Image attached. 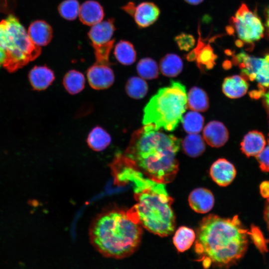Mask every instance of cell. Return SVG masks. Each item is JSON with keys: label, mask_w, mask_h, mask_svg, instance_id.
<instances>
[{"label": "cell", "mask_w": 269, "mask_h": 269, "mask_svg": "<svg viewBox=\"0 0 269 269\" xmlns=\"http://www.w3.org/2000/svg\"><path fill=\"white\" fill-rule=\"evenodd\" d=\"M87 76L90 86L95 90H104L111 87L115 76L110 65L95 62L87 71Z\"/></svg>", "instance_id": "obj_10"}, {"label": "cell", "mask_w": 269, "mask_h": 269, "mask_svg": "<svg viewBox=\"0 0 269 269\" xmlns=\"http://www.w3.org/2000/svg\"><path fill=\"white\" fill-rule=\"evenodd\" d=\"M138 75L143 79L151 80L157 78L158 75V68L155 61L150 58L140 59L136 66Z\"/></svg>", "instance_id": "obj_30"}, {"label": "cell", "mask_w": 269, "mask_h": 269, "mask_svg": "<svg viewBox=\"0 0 269 269\" xmlns=\"http://www.w3.org/2000/svg\"><path fill=\"white\" fill-rule=\"evenodd\" d=\"M264 96L265 97L266 104L268 108L269 109V90H268L267 92L264 95Z\"/></svg>", "instance_id": "obj_41"}, {"label": "cell", "mask_w": 269, "mask_h": 269, "mask_svg": "<svg viewBox=\"0 0 269 269\" xmlns=\"http://www.w3.org/2000/svg\"><path fill=\"white\" fill-rule=\"evenodd\" d=\"M264 219L267 223V226L269 229V198H267L264 211Z\"/></svg>", "instance_id": "obj_38"}, {"label": "cell", "mask_w": 269, "mask_h": 269, "mask_svg": "<svg viewBox=\"0 0 269 269\" xmlns=\"http://www.w3.org/2000/svg\"><path fill=\"white\" fill-rule=\"evenodd\" d=\"M227 33L230 35H233L235 32V29L233 27V26L229 25L226 27Z\"/></svg>", "instance_id": "obj_40"}, {"label": "cell", "mask_w": 269, "mask_h": 269, "mask_svg": "<svg viewBox=\"0 0 269 269\" xmlns=\"http://www.w3.org/2000/svg\"><path fill=\"white\" fill-rule=\"evenodd\" d=\"M187 107L185 86L172 80L169 86L159 89L146 104L142 123L151 124L157 130L172 132L182 121Z\"/></svg>", "instance_id": "obj_5"}, {"label": "cell", "mask_w": 269, "mask_h": 269, "mask_svg": "<svg viewBox=\"0 0 269 269\" xmlns=\"http://www.w3.org/2000/svg\"><path fill=\"white\" fill-rule=\"evenodd\" d=\"M174 40L179 49L186 51L191 49L195 44L194 37L191 34L184 32L176 36Z\"/></svg>", "instance_id": "obj_33"}, {"label": "cell", "mask_w": 269, "mask_h": 269, "mask_svg": "<svg viewBox=\"0 0 269 269\" xmlns=\"http://www.w3.org/2000/svg\"><path fill=\"white\" fill-rule=\"evenodd\" d=\"M267 12H269V6L267 8Z\"/></svg>", "instance_id": "obj_43"}, {"label": "cell", "mask_w": 269, "mask_h": 269, "mask_svg": "<svg viewBox=\"0 0 269 269\" xmlns=\"http://www.w3.org/2000/svg\"><path fill=\"white\" fill-rule=\"evenodd\" d=\"M141 225L129 209H111L99 215L89 231L93 246L103 256L123 259L133 254L142 237Z\"/></svg>", "instance_id": "obj_4"}, {"label": "cell", "mask_w": 269, "mask_h": 269, "mask_svg": "<svg viewBox=\"0 0 269 269\" xmlns=\"http://www.w3.org/2000/svg\"><path fill=\"white\" fill-rule=\"evenodd\" d=\"M256 158L261 169L264 172H269V144L256 156Z\"/></svg>", "instance_id": "obj_34"}, {"label": "cell", "mask_w": 269, "mask_h": 269, "mask_svg": "<svg viewBox=\"0 0 269 269\" xmlns=\"http://www.w3.org/2000/svg\"><path fill=\"white\" fill-rule=\"evenodd\" d=\"M248 231L238 216L224 218L214 214L204 217L197 230L195 252L205 269L229 267L239 261L248 245Z\"/></svg>", "instance_id": "obj_2"}, {"label": "cell", "mask_w": 269, "mask_h": 269, "mask_svg": "<svg viewBox=\"0 0 269 269\" xmlns=\"http://www.w3.org/2000/svg\"><path fill=\"white\" fill-rule=\"evenodd\" d=\"M198 32L199 37L196 46L186 55V58L189 61L195 60L199 50L205 45L204 40L201 38L199 25H198Z\"/></svg>", "instance_id": "obj_35"}, {"label": "cell", "mask_w": 269, "mask_h": 269, "mask_svg": "<svg viewBox=\"0 0 269 269\" xmlns=\"http://www.w3.org/2000/svg\"><path fill=\"white\" fill-rule=\"evenodd\" d=\"M79 14L82 23L91 26L101 21L104 17V11L102 6L98 1L89 0L81 4Z\"/></svg>", "instance_id": "obj_15"}, {"label": "cell", "mask_w": 269, "mask_h": 269, "mask_svg": "<svg viewBox=\"0 0 269 269\" xmlns=\"http://www.w3.org/2000/svg\"><path fill=\"white\" fill-rule=\"evenodd\" d=\"M260 191L264 198H269V181H265L261 183L260 185Z\"/></svg>", "instance_id": "obj_36"}, {"label": "cell", "mask_w": 269, "mask_h": 269, "mask_svg": "<svg viewBox=\"0 0 269 269\" xmlns=\"http://www.w3.org/2000/svg\"><path fill=\"white\" fill-rule=\"evenodd\" d=\"M80 6L77 0H64L58 6L60 15L68 20L77 18L79 12Z\"/></svg>", "instance_id": "obj_31"}, {"label": "cell", "mask_w": 269, "mask_h": 269, "mask_svg": "<svg viewBox=\"0 0 269 269\" xmlns=\"http://www.w3.org/2000/svg\"><path fill=\"white\" fill-rule=\"evenodd\" d=\"M203 137L211 146L219 147L223 146L229 138V132L221 122L212 121L209 122L203 130Z\"/></svg>", "instance_id": "obj_12"}, {"label": "cell", "mask_w": 269, "mask_h": 269, "mask_svg": "<svg viewBox=\"0 0 269 269\" xmlns=\"http://www.w3.org/2000/svg\"><path fill=\"white\" fill-rule=\"evenodd\" d=\"M216 38L212 37L207 44H205L199 50L197 58V64L201 70L210 69L215 64L217 56L214 53V50L210 43Z\"/></svg>", "instance_id": "obj_27"}, {"label": "cell", "mask_w": 269, "mask_h": 269, "mask_svg": "<svg viewBox=\"0 0 269 269\" xmlns=\"http://www.w3.org/2000/svg\"><path fill=\"white\" fill-rule=\"evenodd\" d=\"M195 238L196 235L192 229L182 226L176 231L173 241L177 250L183 252L190 248Z\"/></svg>", "instance_id": "obj_26"}, {"label": "cell", "mask_w": 269, "mask_h": 269, "mask_svg": "<svg viewBox=\"0 0 269 269\" xmlns=\"http://www.w3.org/2000/svg\"><path fill=\"white\" fill-rule=\"evenodd\" d=\"M204 121L203 117L194 111L188 112L182 120L184 130L189 134L200 132L203 127Z\"/></svg>", "instance_id": "obj_29"}, {"label": "cell", "mask_w": 269, "mask_h": 269, "mask_svg": "<svg viewBox=\"0 0 269 269\" xmlns=\"http://www.w3.org/2000/svg\"><path fill=\"white\" fill-rule=\"evenodd\" d=\"M191 208L196 212L206 213L213 208L214 198L212 193L204 188H198L193 190L188 198Z\"/></svg>", "instance_id": "obj_14"}, {"label": "cell", "mask_w": 269, "mask_h": 269, "mask_svg": "<svg viewBox=\"0 0 269 269\" xmlns=\"http://www.w3.org/2000/svg\"><path fill=\"white\" fill-rule=\"evenodd\" d=\"M63 84L65 89L69 94H76L84 88L85 77L80 72L75 70H71L64 76Z\"/></svg>", "instance_id": "obj_25"}, {"label": "cell", "mask_w": 269, "mask_h": 269, "mask_svg": "<svg viewBox=\"0 0 269 269\" xmlns=\"http://www.w3.org/2000/svg\"><path fill=\"white\" fill-rule=\"evenodd\" d=\"M239 38L246 43H251L263 37L264 28L256 11L252 12L242 3L235 16L230 21Z\"/></svg>", "instance_id": "obj_8"}, {"label": "cell", "mask_w": 269, "mask_h": 269, "mask_svg": "<svg viewBox=\"0 0 269 269\" xmlns=\"http://www.w3.org/2000/svg\"><path fill=\"white\" fill-rule=\"evenodd\" d=\"M111 166L116 181L133 183L136 203L131 209L141 226L160 237L172 234L175 226L173 200L165 184L144 176L124 154L118 153Z\"/></svg>", "instance_id": "obj_1"}, {"label": "cell", "mask_w": 269, "mask_h": 269, "mask_svg": "<svg viewBox=\"0 0 269 269\" xmlns=\"http://www.w3.org/2000/svg\"><path fill=\"white\" fill-rule=\"evenodd\" d=\"M184 152L189 156L197 157L205 150V144L201 136L197 134H190L182 141Z\"/></svg>", "instance_id": "obj_24"}, {"label": "cell", "mask_w": 269, "mask_h": 269, "mask_svg": "<svg viewBox=\"0 0 269 269\" xmlns=\"http://www.w3.org/2000/svg\"><path fill=\"white\" fill-rule=\"evenodd\" d=\"M183 64L181 58L176 54L168 53L160 60L159 69L162 74L167 77H174L182 71Z\"/></svg>", "instance_id": "obj_20"}, {"label": "cell", "mask_w": 269, "mask_h": 269, "mask_svg": "<svg viewBox=\"0 0 269 269\" xmlns=\"http://www.w3.org/2000/svg\"><path fill=\"white\" fill-rule=\"evenodd\" d=\"M249 84L244 77L233 75L226 77L222 84L224 94L231 99L240 98L245 95L248 89Z\"/></svg>", "instance_id": "obj_18"}, {"label": "cell", "mask_w": 269, "mask_h": 269, "mask_svg": "<svg viewBox=\"0 0 269 269\" xmlns=\"http://www.w3.org/2000/svg\"><path fill=\"white\" fill-rule=\"evenodd\" d=\"M187 106L196 112H204L209 107V100L206 93L200 88L193 87L187 96Z\"/></svg>", "instance_id": "obj_21"}, {"label": "cell", "mask_w": 269, "mask_h": 269, "mask_svg": "<svg viewBox=\"0 0 269 269\" xmlns=\"http://www.w3.org/2000/svg\"><path fill=\"white\" fill-rule=\"evenodd\" d=\"M210 174L212 179L219 186H226L235 177L236 169L232 163L224 158H220L211 166Z\"/></svg>", "instance_id": "obj_11"}, {"label": "cell", "mask_w": 269, "mask_h": 269, "mask_svg": "<svg viewBox=\"0 0 269 269\" xmlns=\"http://www.w3.org/2000/svg\"><path fill=\"white\" fill-rule=\"evenodd\" d=\"M244 44V41L241 39H237L235 41V45L238 47H243Z\"/></svg>", "instance_id": "obj_42"}, {"label": "cell", "mask_w": 269, "mask_h": 269, "mask_svg": "<svg viewBox=\"0 0 269 269\" xmlns=\"http://www.w3.org/2000/svg\"><path fill=\"white\" fill-rule=\"evenodd\" d=\"M54 79L53 72L45 66H35L29 73V79L32 86L38 90L46 89Z\"/></svg>", "instance_id": "obj_19"}, {"label": "cell", "mask_w": 269, "mask_h": 269, "mask_svg": "<svg viewBox=\"0 0 269 269\" xmlns=\"http://www.w3.org/2000/svg\"><path fill=\"white\" fill-rule=\"evenodd\" d=\"M111 141V138L109 134L98 126L92 129L87 137L89 146L96 151H100L106 148Z\"/></svg>", "instance_id": "obj_22"}, {"label": "cell", "mask_w": 269, "mask_h": 269, "mask_svg": "<svg viewBox=\"0 0 269 269\" xmlns=\"http://www.w3.org/2000/svg\"><path fill=\"white\" fill-rule=\"evenodd\" d=\"M266 143L265 136L261 132L250 131L241 142V150L248 157L256 156L264 149Z\"/></svg>", "instance_id": "obj_16"}, {"label": "cell", "mask_w": 269, "mask_h": 269, "mask_svg": "<svg viewBox=\"0 0 269 269\" xmlns=\"http://www.w3.org/2000/svg\"><path fill=\"white\" fill-rule=\"evenodd\" d=\"M180 144L178 138L147 124L133 134L124 154L144 176L166 184L178 171L176 155Z\"/></svg>", "instance_id": "obj_3"}, {"label": "cell", "mask_w": 269, "mask_h": 269, "mask_svg": "<svg viewBox=\"0 0 269 269\" xmlns=\"http://www.w3.org/2000/svg\"><path fill=\"white\" fill-rule=\"evenodd\" d=\"M232 61L234 65H239L241 76L247 80L255 81L258 83L259 91L264 94L269 88V54L262 58L250 56L241 51L233 56Z\"/></svg>", "instance_id": "obj_7"}, {"label": "cell", "mask_w": 269, "mask_h": 269, "mask_svg": "<svg viewBox=\"0 0 269 269\" xmlns=\"http://www.w3.org/2000/svg\"><path fill=\"white\" fill-rule=\"evenodd\" d=\"M248 233V235L251 237L252 240L261 253H264L268 251L267 241L258 227L252 225L250 232Z\"/></svg>", "instance_id": "obj_32"}, {"label": "cell", "mask_w": 269, "mask_h": 269, "mask_svg": "<svg viewBox=\"0 0 269 269\" xmlns=\"http://www.w3.org/2000/svg\"><path fill=\"white\" fill-rule=\"evenodd\" d=\"M126 91L130 97L140 99L147 94L148 86L143 78L133 76L128 79L126 85Z\"/></svg>", "instance_id": "obj_28"}, {"label": "cell", "mask_w": 269, "mask_h": 269, "mask_svg": "<svg viewBox=\"0 0 269 269\" xmlns=\"http://www.w3.org/2000/svg\"><path fill=\"white\" fill-rule=\"evenodd\" d=\"M115 30L112 18L94 25L88 32L93 49L113 47L115 39L112 37Z\"/></svg>", "instance_id": "obj_9"}, {"label": "cell", "mask_w": 269, "mask_h": 269, "mask_svg": "<svg viewBox=\"0 0 269 269\" xmlns=\"http://www.w3.org/2000/svg\"><path fill=\"white\" fill-rule=\"evenodd\" d=\"M204 0H184L188 3L192 5H198L203 1Z\"/></svg>", "instance_id": "obj_39"}, {"label": "cell", "mask_w": 269, "mask_h": 269, "mask_svg": "<svg viewBox=\"0 0 269 269\" xmlns=\"http://www.w3.org/2000/svg\"><path fill=\"white\" fill-rule=\"evenodd\" d=\"M114 54L117 60L124 65H132L136 60L134 45L128 41H120L115 47Z\"/></svg>", "instance_id": "obj_23"}, {"label": "cell", "mask_w": 269, "mask_h": 269, "mask_svg": "<svg viewBox=\"0 0 269 269\" xmlns=\"http://www.w3.org/2000/svg\"><path fill=\"white\" fill-rule=\"evenodd\" d=\"M135 4L133 2H129L122 7V9L126 12L133 16L135 9Z\"/></svg>", "instance_id": "obj_37"}, {"label": "cell", "mask_w": 269, "mask_h": 269, "mask_svg": "<svg viewBox=\"0 0 269 269\" xmlns=\"http://www.w3.org/2000/svg\"><path fill=\"white\" fill-rule=\"evenodd\" d=\"M27 33L35 44L39 46H45L52 38L53 30L51 26L46 22L38 20L30 24Z\"/></svg>", "instance_id": "obj_17"}, {"label": "cell", "mask_w": 269, "mask_h": 269, "mask_svg": "<svg viewBox=\"0 0 269 269\" xmlns=\"http://www.w3.org/2000/svg\"><path fill=\"white\" fill-rule=\"evenodd\" d=\"M41 51L13 15L0 22V67L13 71L35 59Z\"/></svg>", "instance_id": "obj_6"}, {"label": "cell", "mask_w": 269, "mask_h": 269, "mask_svg": "<svg viewBox=\"0 0 269 269\" xmlns=\"http://www.w3.org/2000/svg\"><path fill=\"white\" fill-rule=\"evenodd\" d=\"M160 9L152 2H142L135 7L133 17L139 28L147 27L158 18Z\"/></svg>", "instance_id": "obj_13"}]
</instances>
